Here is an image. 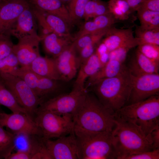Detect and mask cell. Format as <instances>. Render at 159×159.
Segmentation results:
<instances>
[{
	"instance_id": "obj_1",
	"label": "cell",
	"mask_w": 159,
	"mask_h": 159,
	"mask_svg": "<svg viewBox=\"0 0 159 159\" xmlns=\"http://www.w3.org/2000/svg\"><path fill=\"white\" fill-rule=\"evenodd\" d=\"M114 114L87 91L72 115L74 130L112 132L116 125Z\"/></svg>"
},
{
	"instance_id": "obj_2",
	"label": "cell",
	"mask_w": 159,
	"mask_h": 159,
	"mask_svg": "<svg viewBox=\"0 0 159 159\" xmlns=\"http://www.w3.org/2000/svg\"><path fill=\"white\" fill-rule=\"evenodd\" d=\"M133 78L127 67L118 75L99 80L90 88L100 102L115 112L127 105Z\"/></svg>"
},
{
	"instance_id": "obj_3",
	"label": "cell",
	"mask_w": 159,
	"mask_h": 159,
	"mask_svg": "<svg viewBox=\"0 0 159 159\" xmlns=\"http://www.w3.org/2000/svg\"><path fill=\"white\" fill-rule=\"evenodd\" d=\"M115 120L130 124L149 135L159 126V96L125 105L114 112Z\"/></svg>"
},
{
	"instance_id": "obj_4",
	"label": "cell",
	"mask_w": 159,
	"mask_h": 159,
	"mask_svg": "<svg viewBox=\"0 0 159 159\" xmlns=\"http://www.w3.org/2000/svg\"><path fill=\"white\" fill-rule=\"evenodd\" d=\"M115 120L112 135L117 159H123L129 155L153 150L150 134L145 135L130 124Z\"/></svg>"
},
{
	"instance_id": "obj_5",
	"label": "cell",
	"mask_w": 159,
	"mask_h": 159,
	"mask_svg": "<svg viewBox=\"0 0 159 159\" xmlns=\"http://www.w3.org/2000/svg\"><path fill=\"white\" fill-rule=\"evenodd\" d=\"M78 159H114L117 155L112 132H91L74 130Z\"/></svg>"
},
{
	"instance_id": "obj_6",
	"label": "cell",
	"mask_w": 159,
	"mask_h": 159,
	"mask_svg": "<svg viewBox=\"0 0 159 159\" xmlns=\"http://www.w3.org/2000/svg\"><path fill=\"white\" fill-rule=\"evenodd\" d=\"M33 119L45 139L58 138L74 131L72 115H60L51 112L37 110Z\"/></svg>"
},
{
	"instance_id": "obj_7",
	"label": "cell",
	"mask_w": 159,
	"mask_h": 159,
	"mask_svg": "<svg viewBox=\"0 0 159 159\" xmlns=\"http://www.w3.org/2000/svg\"><path fill=\"white\" fill-rule=\"evenodd\" d=\"M0 77L18 104L33 118L37 110L41 104L39 99L20 77L8 74L0 75Z\"/></svg>"
},
{
	"instance_id": "obj_8",
	"label": "cell",
	"mask_w": 159,
	"mask_h": 159,
	"mask_svg": "<svg viewBox=\"0 0 159 159\" xmlns=\"http://www.w3.org/2000/svg\"><path fill=\"white\" fill-rule=\"evenodd\" d=\"M12 74L24 80L39 99L41 104L60 94H59L60 88L59 80L39 75L26 66L19 67Z\"/></svg>"
},
{
	"instance_id": "obj_9",
	"label": "cell",
	"mask_w": 159,
	"mask_h": 159,
	"mask_svg": "<svg viewBox=\"0 0 159 159\" xmlns=\"http://www.w3.org/2000/svg\"><path fill=\"white\" fill-rule=\"evenodd\" d=\"M87 91L73 87L69 93L60 94L45 101L37 110H47L60 115H72Z\"/></svg>"
},
{
	"instance_id": "obj_10",
	"label": "cell",
	"mask_w": 159,
	"mask_h": 159,
	"mask_svg": "<svg viewBox=\"0 0 159 159\" xmlns=\"http://www.w3.org/2000/svg\"><path fill=\"white\" fill-rule=\"evenodd\" d=\"M0 125L6 127L13 133L18 136L41 137V132L33 118L23 113L7 114L2 112L0 115Z\"/></svg>"
},
{
	"instance_id": "obj_11",
	"label": "cell",
	"mask_w": 159,
	"mask_h": 159,
	"mask_svg": "<svg viewBox=\"0 0 159 159\" xmlns=\"http://www.w3.org/2000/svg\"><path fill=\"white\" fill-rule=\"evenodd\" d=\"M159 73L133 76L131 90L126 105L159 95Z\"/></svg>"
},
{
	"instance_id": "obj_12",
	"label": "cell",
	"mask_w": 159,
	"mask_h": 159,
	"mask_svg": "<svg viewBox=\"0 0 159 159\" xmlns=\"http://www.w3.org/2000/svg\"><path fill=\"white\" fill-rule=\"evenodd\" d=\"M42 139L52 159H78L77 141L74 131L55 140Z\"/></svg>"
},
{
	"instance_id": "obj_13",
	"label": "cell",
	"mask_w": 159,
	"mask_h": 159,
	"mask_svg": "<svg viewBox=\"0 0 159 159\" xmlns=\"http://www.w3.org/2000/svg\"><path fill=\"white\" fill-rule=\"evenodd\" d=\"M41 39L37 34L29 35L19 39L18 43L14 44L12 52L16 56L21 66H28L40 56L39 45Z\"/></svg>"
},
{
	"instance_id": "obj_14",
	"label": "cell",
	"mask_w": 159,
	"mask_h": 159,
	"mask_svg": "<svg viewBox=\"0 0 159 159\" xmlns=\"http://www.w3.org/2000/svg\"><path fill=\"white\" fill-rule=\"evenodd\" d=\"M29 5L26 0H7L1 1L0 34H9V31L19 16Z\"/></svg>"
},
{
	"instance_id": "obj_15",
	"label": "cell",
	"mask_w": 159,
	"mask_h": 159,
	"mask_svg": "<svg viewBox=\"0 0 159 159\" xmlns=\"http://www.w3.org/2000/svg\"><path fill=\"white\" fill-rule=\"evenodd\" d=\"M54 59L60 80L68 81L75 76L80 64L73 43Z\"/></svg>"
},
{
	"instance_id": "obj_16",
	"label": "cell",
	"mask_w": 159,
	"mask_h": 159,
	"mask_svg": "<svg viewBox=\"0 0 159 159\" xmlns=\"http://www.w3.org/2000/svg\"><path fill=\"white\" fill-rule=\"evenodd\" d=\"M105 37L102 42L109 52L122 47L131 49L138 45L131 28L120 29L112 26L108 30Z\"/></svg>"
},
{
	"instance_id": "obj_17",
	"label": "cell",
	"mask_w": 159,
	"mask_h": 159,
	"mask_svg": "<svg viewBox=\"0 0 159 159\" xmlns=\"http://www.w3.org/2000/svg\"><path fill=\"white\" fill-rule=\"evenodd\" d=\"M35 19L32 7L29 4L19 16L9 34L18 39L27 36L37 34Z\"/></svg>"
},
{
	"instance_id": "obj_18",
	"label": "cell",
	"mask_w": 159,
	"mask_h": 159,
	"mask_svg": "<svg viewBox=\"0 0 159 159\" xmlns=\"http://www.w3.org/2000/svg\"><path fill=\"white\" fill-rule=\"evenodd\" d=\"M33 7L45 13L57 16L70 27L74 23L66 5L59 0H26Z\"/></svg>"
},
{
	"instance_id": "obj_19",
	"label": "cell",
	"mask_w": 159,
	"mask_h": 159,
	"mask_svg": "<svg viewBox=\"0 0 159 159\" xmlns=\"http://www.w3.org/2000/svg\"><path fill=\"white\" fill-rule=\"evenodd\" d=\"M133 76L159 73V63L149 59L137 49L127 67Z\"/></svg>"
},
{
	"instance_id": "obj_20",
	"label": "cell",
	"mask_w": 159,
	"mask_h": 159,
	"mask_svg": "<svg viewBox=\"0 0 159 159\" xmlns=\"http://www.w3.org/2000/svg\"><path fill=\"white\" fill-rule=\"evenodd\" d=\"M102 66L95 52L80 64L73 87L86 90L85 86L87 80L95 74Z\"/></svg>"
},
{
	"instance_id": "obj_21",
	"label": "cell",
	"mask_w": 159,
	"mask_h": 159,
	"mask_svg": "<svg viewBox=\"0 0 159 159\" xmlns=\"http://www.w3.org/2000/svg\"><path fill=\"white\" fill-rule=\"evenodd\" d=\"M45 52L55 58L72 43L73 38L61 36L53 32L42 37Z\"/></svg>"
},
{
	"instance_id": "obj_22",
	"label": "cell",
	"mask_w": 159,
	"mask_h": 159,
	"mask_svg": "<svg viewBox=\"0 0 159 159\" xmlns=\"http://www.w3.org/2000/svg\"><path fill=\"white\" fill-rule=\"evenodd\" d=\"M26 67L39 75L52 79L60 80L54 58L43 57L40 55Z\"/></svg>"
},
{
	"instance_id": "obj_23",
	"label": "cell",
	"mask_w": 159,
	"mask_h": 159,
	"mask_svg": "<svg viewBox=\"0 0 159 159\" xmlns=\"http://www.w3.org/2000/svg\"><path fill=\"white\" fill-rule=\"evenodd\" d=\"M126 67L124 63L115 60H108L95 74L88 79L85 85V90L99 80L118 75Z\"/></svg>"
},
{
	"instance_id": "obj_24",
	"label": "cell",
	"mask_w": 159,
	"mask_h": 159,
	"mask_svg": "<svg viewBox=\"0 0 159 159\" xmlns=\"http://www.w3.org/2000/svg\"><path fill=\"white\" fill-rule=\"evenodd\" d=\"M107 3L109 13L117 22L127 21L134 12L125 0H109Z\"/></svg>"
},
{
	"instance_id": "obj_25",
	"label": "cell",
	"mask_w": 159,
	"mask_h": 159,
	"mask_svg": "<svg viewBox=\"0 0 159 159\" xmlns=\"http://www.w3.org/2000/svg\"><path fill=\"white\" fill-rule=\"evenodd\" d=\"M0 105L7 107L12 112L23 113L29 115L27 111L18 104L0 77Z\"/></svg>"
},
{
	"instance_id": "obj_26",
	"label": "cell",
	"mask_w": 159,
	"mask_h": 159,
	"mask_svg": "<svg viewBox=\"0 0 159 159\" xmlns=\"http://www.w3.org/2000/svg\"><path fill=\"white\" fill-rule=\"evenodd\" d=\"M17 136L0 125V159H7L12 153Z\"/></svg>"
},
{
	"instance_id": "obj_27",
	"label": "cell",
	"mask_w": 159,
	"mask_h": 159,
	"mask_svg": "<svg viewBox=\"0 0 159 159\" xmlns=\"http://www.w3.org/2000/svg\"><path fill=\"white\" fill-rule=\"evenodd\" d=\"M136 11L141 28L145 29L159 28V12L141 8Z\"/></svg>"
},
{
	"instance_id": "obj_28",
	"label": "cell",
	"mask_w": 159,
	"mask_h": 159,
	"mask_svg": "<svg viewBox=\"0 0 159 159\" xmlns=\"http://www.w3.org/2000/svg\"><path fill=\"white\" fill-rule=\"evenodd\" d=\"M135 32V37L138 45L144 44L159 45V28L145 29L136 25Z\"/></svg>"
},
{
	"instance_id": "obj_29",
	"label": "cell",
	"mask_w": 159,
	"mask_h": 159,
	"mask_svg": "<svg viewBox=\"0 0 159 159\" xmlns=\"http://www.w3.org/2000/svg\"><path fill=\"white\" fill-rule=\"evenodd\" d=\"M46 13L45 17L46 21L53 32L62 36L73 38L70 33V26L59 17Z\"/></svg>"
},
{
	"instance_id": "obj_30",
	"label": "cell",
	"mask_w": 159,
	"mask_h": 159,
	"mask_svg": "<svg viewBox=\"0 0 159 159\" xmlns=\"http://www.w3.org/2000/svg\"><path fill=\"white\" fill-rule=\"evenodd\" d=\"M108 30L97 34L84 35L74 40L72 43L76 52L88 45L98 44Z\"/></svg>"
},
{
	"instance_id": "obj_31",
	"label": "cell",
	"mask_w": 159,
	"mask_h": 159,
	"mask_svg": "<svg viewBox=\"0 0 159 159\" xmlns=\"http://www.w3.org/2000/svg\"><path fill=\"white\" fill-rule=\"evenodd\" d=\"M88 0H72L66 5L74 23L84 18L85 8Z\"/></svg>"
},
{
	"instance_id": "obj_32",
	"label": "cell",
	"mask_w": 159,
	"mask_h": 159,
	"mask_svg": "<svg viewBox=\"0 0 159 159\" xmlns=\"http://www.w3.org/2000/svg\"><path fill=\"white\" fill-rule=\"evenodd\" d=\"M18 60L13 52L0 59V75L12 74L19 67Z\"/></svg>"
},
{
	"instance_id": "obj_33",
	"label": "cell",
	"mask_w": 159,
	"mask_h": 159,
	"mask_svg": "<svg viewBox=\"0 0 159 159\" xmlns=\"http://www.w3.org/2000/svg\"><path fill=\"white\" fill-rule=\"evenodd\" d=\"M137 47V49L145 56L159 63V45L144 44Z\"/></svg>"
},
{
	"instance_id": "obj_34",
	"label": "cell",
	"mask_w": 159,
	"mask_h": 159,
	"mask_svg": "<svg viewBox=\"0 0 159 159\" xmlns=\"http://www.w3.org/2000/svg\"><path fill=\"white\" fill-rule=\"evenodd\" d=\"M93 21L98 28L101 30H107L117 22L110 13L96 16L93 18Z\"/></svg>"
},
{
	"instance_id": "obj_35",
	"label": "cell",
	"mask_w": 159,
	"mask_h": 159,
	"mask_svg": "<svg viewBox=\"0 0 159 159\" xmlns=\"http://www.w3.org/2000/svg\"><path fill=\"white\" fill-rule=\"evenodd\" d=\"M8 34H0V59L12 52L13 44Z\"/></svg>"
},
{
	"instance_id": "obj_36",
	"label": "cell",
	"mask_w": 159,
	"mask_h": 159,
	"mask_svg": "<svg viewBox=\"0 0 159 159\" xmlns=\"http://www.w3.org/2000/svg\"><path fill=\"white\" fill-rule=\"evenodd\" d=\"M108 30H101L98 28L93 21H86V22L81 26L79 31L74 38V41L84 35L97 34Z\"/></svg>"
},
{
	"instance_id": "obj_37",
	"label": "cell",
	"mask_w": 159,
	"mask_h": 159,
	"mask_svg": "<svg viewBox=\"0 0 159 159\" xmlns=\"http://www.w3.org/2000/svg\"><path fill=\"white\" fill-rule=\"evenodd\" d=\"M159 149L129 155L123 159H159Z\"/></svg>"
},
{
	"instance_id": "obj_38",
	"label": "cell",
	"mask_w": 159,
	"mask_h": 159,
	"mask_svg": "<svg viewBox=\"0 0 159 159\" xmlns=\"http://www.w3.org/2000/svg\"><path fill=\"white\" fill-rule=\"evenodd\" d=\"M131 48L127 47L119 48L113 50L109 53V60H114L124 63Z\"/></svg>"
},
{
	"instance_id": "obj_39",
	"label": "cell",
	"mask_w": 159,
	"mask_h": 159,
	"mask_svg": "<svg viewBox=\"0 0 159 159\" xmlns=\"http://www.w3.org/2000/svg\"><path fill=\"white\" fill-rule=\"evenodd\" d=\"M97 45L94 44L88 45L82 49L78 52L79 55L77 57L80 66L81 63L94 53Z\"/></svg>"
},
{
	"instance_id": "obj_40",
	"label": "cell",
	"mask_w": 159,
	"mask_h": 159,
	"mask_svg": "<svg viewBox=\"0 0 159 159\" xmlns=\"http://www.w3.org/2000/svg\"><path fill=\"white\" fill-rule=\"evenodd\" d=\"M95 52L98 56L103 66L109 60L110 52L105 44L102 42L98 44Z\"/></svg>"
},
{
	"instance_id": "obj_41",
	"label": "cell",
	"mask_w": 159,
	"mask_h": 159,
	"mask_svg": "<svg viewBox=\"0 0 159 159\" xmlns=\"http://www.w3.org/2000/svg\"><path fill=\"white\" fill-rule=\"evenodd\" d=\"M100 0H88L86 5L84 18L87 21L93 18L97 5Z\"/></svg>"
},
{
	"instance_id": "obj_42",
	"label": "cell",
	"mask_w": 159,
	"mask_h": 159,
	"mask_svg": "<svg viewBox=\"0 0 159 159\" xmlns=\"http://www.w3.org/2000/svg\"><path fill=\"white\" fill-rule=\"evenodd\" d=\"M139 8L159 12V0H144Z\"/></svg>"
},
{
	"instance_id": "obj_43",
	"label": "cell",
	"mask_w": 159,
	"mask_h": 159,
	"mask_svg": "<svg viewBox=\"0 0 159 159\" xmlns=\"http://www.w3.org/2000/svg\"><path fill=\"white\" fill-rule=\"evenodd\" d=\"M7 159H32V155L27 149L19 150L15 153H11Z\"/></svg>"
},
{
	"instance_id": "obj_44",
	"label": "cell",
	"mask_w": 159,
	"mask_h": 159,
	"mask_svg": "<svg viewBox=\"0 0 159 159\" xmlns=\"http://www.w3.org/2000/svg\"><path fill=\"white\" fill-rule=\"evenodd\" d=\"M150 134L153 142V150L159 149V126L154 129Z\"/></svg>"
},
{
	"instance_id": "obj_45",
	"label": "cell",
	"mask_w": 159,
	"mask_h": 159,
	"mask_svg": "<svg viewBox=\"0 0 159 159\" xmlns=\"http://www.w3.org/2000/svg\"><path fill=\"white\" fill-rule=\"evenodd\" d=\"M127 3L131 10L136 11L144 0H125Z\"/></svg>"
},
{
	"instance_id": "obj_46",
	"label": "cell",
	"mask_w": 159,
	"mask_h": 159,
	"mask_svg": "<svg viewBox=\"0 0 159 159\" xmlns=\"http://www.w3.org/2000/svg\"><path fill=\"white\" fill-rule=\"evenodd\" d=\"M59 0L65 4H67L68 3L70 2L72 0Z\"/></svg>"
},
{
	"instance_id": "obj_47",
	"label": "cell",
	"mask_w": 159,
	"mask_h": 159,
	"mask_svg": "<svg viewBox=\"0 0 159 159\" xmlns=\"http://www.w3.org/2000/svg\"><path fill=\"white\" fill-rule=\"evenodd\" d=\"M3 111H2V110H1V108L0 107V115L1 114V113H2Z\"/></svg>"
},
{
	"instance_id": "obj_48",
	"label": "cell",
	"mask_w": 159,
	"mask_h": 159,
	"mask_svg": "<svg viewBox=\"0 0 159 159\" xmlns=\"http://www.w3.org/2000/svg\"><path fill=\"white\" fill-rule=\"evenodd\" d=\"M1 1H0V9H1Z\"/></svg>"
},
{
	"instance_id": "obj_49",
	"label": "cell",
	"mask_w": 159,
	"mask_h": 159,
	"mask_svg": "<svg viewBox=\"0 0 159 159\" xmlns=\"http://www.w3.org/2000/svg\"><path fill=\"white\" fill-rule=\"evenodd\" d=\"M5 0H1V1H4Z\"/></svg>"
},
{
	"instance_id": "obj_50",
	"label": "cell",
	"mask_w": 159,
	"mask_h": 159,
	"mask_svg": "<svg viewBox=\"0 0 159 159\" xmlns=\"http://www.w3.org/2000/svg\"><path fill=\"white\" fill-rule=\"evenodd\" d=\"M0 1H1V0H0Z\"/></svg>"
}]
</instances>
